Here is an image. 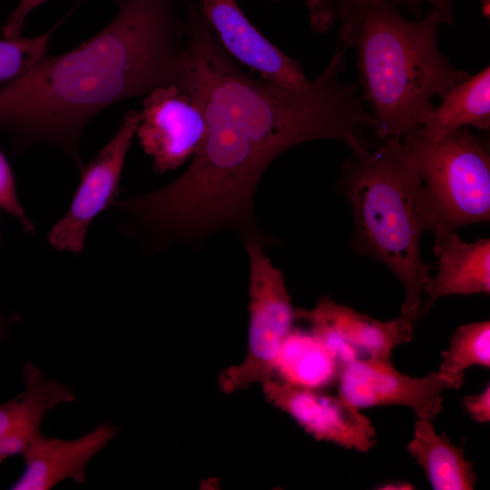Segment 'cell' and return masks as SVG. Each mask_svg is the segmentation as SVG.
<instances>
[{"label": "cell", "instance_id": "cell-1", "mask_svg": "<svg viewBox=\"0 0 490 490\" xmlns=\"http://www.w3.org/2000/svg\"><path fill=\"white\" fill-rule=\"evenodd\" d=\"M116 16L74 49L39 60L0 85V132L21 152L35 143L59 148L81 171L83 129L126 99L178 84L186 21L174 0H116Z\"/></svg>", "mask_w": 490, "mask_h": 490}, {"label": "cell", "instance_id": "cell-2", "mask_svg": "<svg viewBox=\"0 0 490 490\" xmlns=\"http://www.w3.org/2000/svg\"><path fill=\"white\" fill-rule=\"evenodd\" d=\"M346 46H338L323 72L304 89H290L245 73L223 48L201 5H189L178 85L201 106L207 122H236L268 130L292 147L312 140L344 142L360 157L359 137L375 121L356 84L340 80Z\"/></svg>", "mask_w": 490, "mask_h": 490}, {"label": "cell", "instance_id": "cell-3", "mask_svg": "<svg viewBox=\"0 0 490 490\" xmlns=\"http://www.w3.org/2000/svg\"><path fill=\"white\" fill-rule=\"evenodd\" d=\"M339 20V43L358 52L357 84L384 140L423 127L432 99L469 76L440 52L437 28L445 21L436 11L412 21L395 3L368 0L346 6Z\"/></svg>", "mask_w": 490, "mask_h": 490}, {"label": "cell", "instance_id": "cell-4", "mask_svg": "<svg viewBox=\"0 0 490 490\" xmlns=\"http://www.w3.org/2000/svg\"><path fill=\"white\" fill-rule=\"evenodd\" d=\"M340 187L355 220L352 247L391 270L405 290L400 316L418 320L431 279L420 241L435 222L423 181L400 139H385L375 151L346 162Z\"/></svg>", "mask_w": 490, "mask_h": 490}, {"label": "cell", "instance_id": "cell-5", "mask_svg": "<svg viewBox=\"0 0 490 490\" xmlns=\"http://www.w3.org/2000/svg\"><path fill=\"white\" fill-rule=\"evenodd\" d=\"M403 137V149L426 189L434 230L489 220L490 156L479 138L466 127L440 140L428 138L421 128Z\"/></svg>", "mask_w": 490, "mask_h": 490}, {"label": "cell", "instance_id": "cell-6", "mask_svg": "<svg viewBox=\"0 0 490 490\" xmlns=\"http://www.w3.org/2000/svg\"><path fill=\"white\" fill-rule=\"evenodd\" d=\"M245 249L250 267L248 347L244 360L219 377V387L227 394L273 378L279 352L297 318L283 273L260 245Z\"/></svg>", "mask_w": 490, "mask_h": 490}, {"label": "cell", "instance_id": "cell-7", "mask_svg": "<svg viewBox=\"0 0 490 490\" xmlns=\"http://www.w3.org/2000/svg\"><path fill=\"white\" fill-rule=\"evenodd\" d=\"M138 123L139 111L127 112L113 136L81 170L80 183L67 212L47 234L48 242L54 249L81 253L90 224L98 214L113 206Z\"/></svg>", "mask_w": 490, "mask_h": 490}, {"label": "cell", "instance_id": "cell-8", "mask_svg": "<svg viewBox=\"0 0 490 490\" xmlns=\"http://www.w3.org/2000/svg\"><path fill=\"white\" fill-rule=\"evenodd\" d=\"M206 132L201 106L181 86H161L144 96L135 135L157 173L176 170L192 158Z\"/></svg>", "mask_w": 490, "mask_h": 490}, {"label": "cell", "instance_id": "cell-9", "mask_svg": "<svg viewBox=\"0 0 490 490\" xmlns=\"http://www.w3.org/2000/svg\"><path fill=\"white\" fill-rule=\"evenodd\" d=\"M297 318L307 320L311 334L336 362L365 358H390L393 350L414 338V322L398 316L382 321L322 298L311 309H297Z\"/></svg>", "mask_w": 490, "mask_h": 490}, {"label": "cell", "instance_id": "cell-10", "mask_svg": "<svg viewBox=\"0 0 490 490\" xmlns=\"http://www.w3.org/2000/svg\"><path fill=\"white\" fill-rule=\"evenodd\" d=\"M339 368L338 395L359 409L398 405L432 421L443 409V392L457 388L438 370L421 377L403 374L390 358L358 359Z\"/></svg>", "mask_w": 490, "mask_h": 490}, {"label": "cell", "instance_id": "cell-11", "mask_svg": "<svg viewBox=\"0 0 490 490\" xmlns=\"http://www.w3.org/2000/svg\"><path fill=\"white\" fill-rule=\"evenodd\" d=\"M261 385L266 399L315 439L363 453L375 446L377 432L371 420L340 396L277 378Z\"/></svg>", "mask_w": 490, "mask_h": 490}, {"label": "cell", "instance_id": "cell-12", "mask_svg": "<svg viewBox=\"0 0 490 490\" xmlns=\"http://www.w3.org/2000/svg\"><path fill=\"white\" fill-rule=\"evenodd\" d=\"M200 5L219 42L235 61L256 71L260 78L287 88L309 85L301 63L270 43L236 0H201Z\"/></svg>", "mask_w": 490, "mask_h": 490}, {"label": "cell", "instance_id": "cell-13", "mask_svg": "<svg viewBox=\"0 0 490 490\" xmlns=\"http://www.w3.org/2000/svg\"><path fill=\"white\" fill-rule=\"evenodd\" d=\"M118 431L110 422H103L73 440L45 436L41 432L21 454L24 468L9 489L49 490L65 479L84 484L88 463Z\"/></svg>", "mask_w": 490, "mask_h": 490}, {"label": "cell", "instance_id": "cell-14", "mask_svg": "<svg viewBox=\"0 0 490 490\" xmlns=\"http://www.w3.org/2000/svg\"><path fill=\"white\" fill-rule=\"evenodd\" d=\"M434 252L437 274L426 289L423 314L440 298L452 295L470 296L490 292V240L464 241L456 230L437 228Z\"/></svg>", "mask_w": 490, "mask_h": 490}, {"label": "cell", "instance_id": "cell-15", "mask_svg": "<svg viewBox=\"0 0 490 490\" xmlns=\"http://www.w3.org/2000/svg\"><path fill=\"white\" fill-rule=\"evenodd\" d=\"M407 450L424 470L433 489H474L476 474L473 464L466 458L462 448L444 433H436L431 420H416Z\"/></svg>", "mask_w": 490, "mask_h": 490}, {"label": "cell", "instance_id": "cell-16", "mask_svg": "<svg viewBox=\"0 0 490 490\" xmlns=\"http://www.w3.org/2000/svg\"><path fill=\"white\" fill-rule=\"evenodd\" d=\"M490 127V68L452 87L434 106L421 130L432 140H440L465 127Z\"/></svg>", "mask_w": 490, "mask_h": 490}, {"label": "cell", "instance_id": "cell-17", "mask_svg": "<svg viewBox=\"0 0 490 490\" xmlns=\"http://www.w3.org/2000/svg\"><path fill=\"white\" fill-rule=\"evenodd\" d=\"M336 363L311 333L292 330L279 352L274 376L279 380L317 388L324 384Z\"/></svg>", "mask_w": 490, "mask_h": 490}, {"label": "cell", "instance_id": "cell-18", "mask_svg": "<svg viewBox=\"0 0 490 490\" xmlns=\"http://www.w3.org/2000/svg\"><path fill=\"white\" fill-rule=\"evenodd\" d=\"M24 385L21 394L0 404V440L8 436L27 444L41 432L44 416L54 407L44 386L35 381Z\"/></svg>", "mask_w": 490, "mask_h": 490}, {"label": "cell", "instance_id": "cell-19", "mask_svg": "<svg viewBox=\"0 0 490 490\" xmlns=\"http://www.w3.org/2000/svg\"><path fill=\"white\" fill-rule=\"evenodd\" d=\"M438 371L457 388L464 384L465 371L471 367L490 368V322H472L458 327L447 348L441 353Z\"/></svg>", "mask_w": 490, "mask_h": 490}, {"label": "cell", "instance_id": "cell-20", "mask_svg": "<svg viewBox=\"0 0 490 490\" xmlns=\"http://www.w3.org/2000/svg\"><path fill=\"white\" fill-rule=\"evenodd\" d=\"M53 30L36 37L0 39V85L16 79L46 54Z\"/></svg>", "mask_w": 490, "mask_h": 490}, {"label": "cell", "instance_id": "cell-21", "mask_svg": "<svg viewBox=\"0 0 490 490\" xmlns=\"http://www.w3.org/2000/svg\"><path fill=\"white\" fill-rule=\"evenodd\" d=\"M0 209L15 217L26 232H34V222L30 220L17 197L12 168L0 151Z\"/></svg>", "mask_w": 490, "mask_h": 490}, {"label": "cell", "instance_id": "cell-22", "mask_svg": "<svg viewBox=\"0 0 490 490\" xmlns=\"http://www.w3.org/2000/svg\"><path fill=\"white\" fill-rule=\"evenodd\" d=\"M368 0H308L312 27L323 33L339 19L342 10L352 4Z\"/></svg>", "mask_w": 490, "mask_h": 490}, {"label": "cell", "instance_id": "cell-23", "mask_svg": "<svg viewBox=\"0 0 490 490\" xmlns=\"http://www.w3.org/2000/svg\"><path fill=\"white\" fill-rule=\"evenodd\" d=\"M45 1L47 0H20L3 25V37L15 38L20 36L27 15Z\"/></svg>", "mask_w": 490, "mask_h": 490}, {"label": "cell", "instance_id": "cell-24", "mask_svg": "<svg viewBox=\"0 0 490 490\" xmlns=\"http://www.w3.org/2000/svg\"><path fill=\"white\" fill-rule=\"evenodd\" d=\"M467 414L479 423L490 421V386L479 394L466 396L463 399Z\"/></svg>", "mask_w": 490, "mask_h": 490}, {"label": "cell", "instance_id": "cell-25", "mask_svg": "<svg viewBox=\"0 0 490 490\" xmlns=\"http://www.w3.org/2000/svg\"><path fill=\"white\" fill-rule=\"evenodd\" d=\"M429 3L433 5L434 11L438 12L446 24H452L454 17L451 13L452 0H395V4H400L408 7L413 14H418L420 4Z\"/></svg>", "mask_w": 490, "mask_h": 490}, {"label": "cell", "instance_id": "cell-26", "mask_svg": "<svg viewBox=\"0 0 490 490\" xmlns=\"http://www.w3.org/2000/svg\"><path fill=\"white\" fill-rule=\"evenodd\" d=\"M18 320V315H5L0 312V343L7 337L11 325Z\"/></svg>", "mask_w": 490, "mask_h": 490}, {"label": "cell", "instance_id": "cell-27", "mask_svg": "<svg viewBox=\"0 0 490 490\" xmlns=\"http://www.w3.org/2000/svg\"><path fill=\"white\" fill-rule=\"evenodd\" d=\"M414 488V485L407 482H390L376 487L379 490H412Z\"/></svg>", "mask_w": 490, "mask_h": 490}, {"label": "cell", "instance_id": "cell-28", "mask_svg": "<svg viewBox=\"0 0 490 490\" xmlns=\"http://www.w3.org/2000/svg\"><path fill=\"white\" fill-rule=\"evenodd\" d=\"M6 458L4 456V455L0 452V464L5 460Z\"/></svg>", "mask_w": 490, "mask_h": 490}]
</instances>
